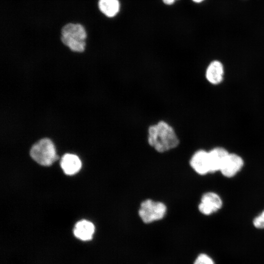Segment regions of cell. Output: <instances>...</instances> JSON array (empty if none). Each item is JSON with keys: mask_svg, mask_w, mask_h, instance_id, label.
<instances>
[{"mask_svg": "<svg viewBox=\"0 0 264 264\" xmlns=\"http://www.w3.org/2000/svg\"><path fill=\"white\" fill-rule=\"evenodd\" d=\"M229 153L225 149L218 147L208 152L210 173L220 171Z\"/></svg>", "mask_w": 264, "mask_h": 264, "instance_id": "ba28073f", "label": "cell"}, {"mask_svg": "<svg viewBox=\"0 0 264 264\" xmlns=\"http://www.w3.org/2000/svg\"><path fill=\"white\" fill-rule=\"evenodd\" d=\"M223 201L221 197L214 192L205 193L201 197L198 208L204 215L209 216L221 208Z\"/></svg>", "mask_w": 264, "mask_h": 264, "instance_id": "5b68a950", "label": "cell"}, {"mask_svg": "<svg viewBox=\"0 0 264 264\" xmlns=\"http://www.w3.org/2000/svg\"><path fill=\"white\" fill-rule=\"evenodd\" d=\"M194 264H215L213 260L205 254H200L196 259Z\"/></svg>", "mask_w": 264, "mask_h": 264, "instance_id": "4fadbf2b", "label": "cell"}, {"mask_svg": "<svg viewBox=\"0 0 264 264\" xmlns=\"http://www.w3.org/2000/svg\"><path fill=\"white\" fill-rule=\"evenodd\" d=\"M253 224L258 229H264V217L261 214L256 216L253 219Z\"/></svg>", "mask_w": 264, "mask_h": 264, "instance_id": "5bb4252c", "label": "cell"}, {"mask_svg": "<svg viewBox=\"0 0 264 264\" xmlns=\"http://www.w3.org/2000/svg\"><path fill=\"white\" fill-rule=\"evenodd\" d=\"M223 66L219 61L215 60L211 62L205 72L206 79L213 85L220 83L223 80Z\"/></svg>", "mask_w": 264, "mask_h": 264, "instance_id": "8fae6325", "label": "cell"}, {"mask_svg": "<svg viewBox=\"0 0 264 264\" xmlns=\"http://www.w3.org/2000/svg\"><path fill=\"white\" fill-rule=\"evenodd\" d=\"M95 231L94 224L87 220H81L75 225L73 233L78 239L87 241L91 240Z\"/></svg>", "mask_w": 264, "mask_h": 264, "instance_id": "30bf717a", "label": "cell"}, {"mask_svg": "<svg viewBox=\"0 0 264 264\" xmlns=\"http://www.w3.org/2000/svg\"><path fill=\"white\" fill-rule=\"evenodd\" d=\"M261 214L264 217V210H263Z\"/></svg>", "mask_w": 264, "mask_h": 264, "instance_id": "e0dca14e", "label": "cell"}, {"mask_svg": "<svg viewBox=\"0 0 264 264\" xmlns=\"http://www.w3.org/2000/svg\"><path fill=\"white\" fill-rule=\"evenodd\" d=\"M176 0H163V1L164 3L166 4H173Z\"/></svg>", "mask_w": 264, "mask_h": 264, "instance_id": "9a60e30c", "label": "cell"}, {"mask_svg": "<svg viewBox=\"0 0 264 264\" xmlns=\"http://www.w3.org/2000/svg\"><path fill=\"white\" fill-rule=\"evenodd\" d=\"M193 1L196 2H200L203 0H192Z\"/></svg>", "mask_w": 264, "mask_h": 264, "instance_id": "2e32d148", "label": "cell"}, {"mask_svg": "<svg viewBox=\"0 0 264 264\" xmlns=\"http://www.w3.org/2000/svg\"><path fill=\"white\" fill-rule=\"evenodd\" d=\"M166 210L163 203L148 199L141 202L138 215L143 222L150 223L163 219Z\"/></svg>", "mask_w": 264, "mask_h": 264, "instance_id": "277c9868", "label": "cell"}, {"mask_svg": "<svg viewBox=\"0 0 264 264\" xmlns=\"http://www.w3.org/2000/svg\"><path fill=\"white\" fill-rule=\"evenodd\" d=\"M32 158L43 166L51 165L57 159L56 149L52 141L47 138L41 139L31 147Z\"/></svg>", "mask_w": 264, "mask_h": 264, "instance_id": "3957f363", "label": "cell"}, {"mask_svg": "<svg viewBox=\"0 0 264 264\" xmlns=\"http://www.w3.org/2000/svg\"><path fill=\"white\" fill-rule=\"evenodd\" d=\"M190 164L198 175L203 176L210 173L208 152L203 150L196 152L190 160Z\"/></svg>", "mask_w": 264, "mask_h": 264, "instance_id": "52a82bcc", "label": "cell"}, {"mask_svg": "<svg viewBox=\"0 0 264 264\" xmlns=\"http://www.w3.org/2000/svg\"><path fill=\"white\" fill-rule=\"evenodd\" d=\"M98 5L100 11L108 17L115 16L120 7L118 0H99Z\"/></svg>", "mask_w": 264, "mask_h": 264, "instance_id": "7c38bea8", "label": "cell"}, {"mask_svg": "<svg viewBox=\"0 0 264 264\" xmlns=\"http://www.w3.org/2000/svg\"><path fill=\"white\" fill-rule=\"evenodd\" d=\"M60 165L62 170L66 175H73L80 170L82 162L76 155L66 154L62 156Z\"/></svg>", "mask_w": 264, "mask_h": 264, "instance_id": "9c48e42d", "label": "cell"}, {"mask_svg": "<svg viewBox=\"0 0 264 264\" xmlns=\"http://www.w3.org/2000/svg\"><path fill=\"white\" fill-rule=\"evenodd\" d=\"M244 165V160L239 155L229 153L220 172L225 177L231 178L241 171Z\"/></svg>", "mask_w": 264, "mask_h": 264, "instance_id": "8992f818", "label": "cell"}, {"mask_svg": "<svg viewBox=\"0 0 264 264\" xmlns=\"http://www.w3.org/2000/svg\"><path fill=\"white\" fill-rule=\"evenodd\" d=\"M149 144L159 153H163L176 148L179 139L172 126L164 121H159L148 128Z\"/></svg>", "mask_w": 264, "mask_h": 264, "instance_id": "6da1fadb", "label": "cell"}, {"mask_svg": "<svg viewBox=\"0 0 264 264\" xmlns=\"http://www.w3.org/2000/svg\"><path fill=\"white\" fill-rule=\"evenodd\" d=\"M61 40L71 51L82 52L85 49L87 33L85 27L80 23H68L61 29Z\"/></svg>", "mask_w": 264, "mask_h": 264, "instance_id": "7a4b0ae2", "label": "cell"}]
</instances>
